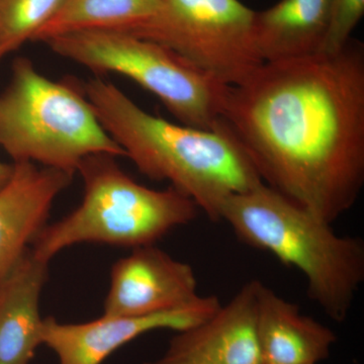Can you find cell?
Segmentation results:
<instances>
[{
    "label": "cell",
    "instance_id": "cell-13",
    "mask_svg": "<svg viewBox=\"0 0 364 364\" xmlns=\"http://www.w3.org/2000/svg\"><path fill=\"white\" fill-rule=\"evenodd\" d=\"M48 265L28 249L0 282V364H30L43 344L40 298Z\"/></svg>",
    "mask_w": 364,
    "mask_h": 364
},
{
    "label": "cell",
    "instance_id": "cell-2",
    "mask_svg": "<svg viewBox=\"0 0 364 364\" xmlns=\"http://www.w3.org/2000/svg\"><path fill=\"white\" fill-rule=\"evenodd\" d=\"M100 123L144 176L169 181L213 222L227 198L262 179L224 122L214 130L179 126L152 116L102 78L85 83Z\"/></svg>",
    "mask_w": 364,
    "mask_h": 364
},
{
    "label": "cell",
    "instance_id": "cell-7",
    "mask_svg": "<svg viewBox=\"0 0 364 364\" xmlns=\"http://www.w3.org/2000/svg\"><path fill=\"white\" fill-rule=\"evenodd\" d=\"M254 16L240 0H160L154 16L129 33L165 46L220 82L237 86L263 63Z\"/></svg>",
    "mask_w": 364,
    "mask_h": 364
},
{
    "label": "cell",
    "instance_id": "cell-8",
    "mask_svg": "<svg viewBox=\"0 0 364 364\" xmlns=\"http://www.w3.org/2000/svg\"><path fill=\"white\" fill-rule=\"evenodd\" d=\"M221 306L218 296H200L189 305L152 315H102L78 324H64L48 317L43 322V344L56 353L59 364H102L141 335L160 329H188L214 315Z\"/></svg>",
    "mask_w": 364,
    "mask_h": 364
},
{
    "label": "cell",
    "instance_id": "cell-14",
    "mask_svg": "<svg viewBox=\"0 0 364 364\" xmlns=\"http://www.w3.org/2000/svg\"><path fill=\"white\" fill-rule=\"evenodd\" d=\"M330 0H280L254 16L260 59L284 61L317 54L329 23Z\"/></svg>",
    "mask_w": 364,
    "mask_h": 364
},
{
    "label": "cell",
    "instance_id": "cell-6",
    "mask_svg": "<svg viewBox=\"0 0 364 364\" xmlns=\"http://www.w3.org/2000/svg\"><path fill=\"white\" fill-rule=\"evenodd\" d=\"M55 54L97 74L117 73L161 100L184 126L214 130L230 87L153 41L116 30H82L46 41Z\"/></svg>",
    "mask_w": 364,
    "mask_h": 364
},
{
    "label": "cell",
    "instance_id": "cell-10",
    "mask_svg": "<svg viewBox=\"0 0 364 364\" xmlns=\"http://www.w3.org/2000/svg\"><path fill=\"white\" fill-rule=\"evenodd\" d=\"M257 282H246L207 320L176 332L163 355L144 364H263L256 325Z\"/></svg>",
    "mask_w": 364,
    "mask_h": 364
},
{
    "label": "cell",
    "instance_id": "cell-17",
    "mask_svg": "<svg viewBox=\"0 0 364 364\" xmlns=\"http://www.w3.org/2000/svg\"><path fill=\"white\" fill-rule=\"evenodd\" d=\"M364 16V0H330L329 23L320 52L341 51Z\"/></svg>",
    "mask_w": 364,
    "mask_h": 364
},
{
    "label": "cell",
    "instance_id": "cell-18",
    "mask_svg": "<svg viewBox=\"0 0 364 364\" xmlns=\"http://www.w3.org/2000/svg\"><path fill=\"white\" fill-rule=\"evenodd\" d=\"M14 163L7 164V163L0 161V188H4L11 179L14 173Z\"/></svg>",
    "mask_w": 364,
    "mask_h": 364
},
{
    "label": "cell",
    "instance_id": "cell-4",
    "mask_svg": "<svg viewBox=\"0 0 364 364\" xmlns=\"http://www.w3.org/2000/svg\"><path fill=\"white\" fill-rule=\"evenodd\" d=\"M0 148L14 162L75 173L90 155L126 157L75 79L52 80L26 57L14 60L0 93Z\"/></svg>",
    "mask_w": 364,
    "mask_h": 364
},
{
    "label": "cell",
    "instance_id": "cell-11",
    "mask_svg": "<svg viewBox=\"0 0 364 364\" xmlns=\"http://www.w3.org/2000/svg\"><path fill=\"white\" fill-rule=\"evenodd\" d=\"M14 166L11 179L0 188V282L44 229L53 203L74 176L32 162H14Z\"/></svg>",
    "mask_w": 364,
    "mask_h": 364
},
{
    "label": "cell",
    "instance_id": "cell-9",
    "mask_svg": "<svg viewBox=\"0 0 364 364\" xmlns=\"http://www.w3.org/2000/svg\"><path fill=\"white\" fill-rule=\"evenodd\" d=\"M105 316L152 315L181 308L200 298L191 265L154 245L134 248L112 267Z\"/></svg>",
    "mask_w": 364,
    "mask_h": 364
},
{
    "label": "cell",
    "instance_id": "cell-1",
    "mask_svg": "<svg viewBox=\"0 0 364 364\" xmlns=\"http://www.w3.org/2000/svg\"><path fill=\"white\" fill-rule=\"evenodd\" d=\"M222 121L267 186L332 225L364 186V46L264 62L228 92Z\"/></svg>",
    "mask_w": 364,
    "mask_h": 364
},
{
    "label": "cell",
    "instance_id": "cell-3",
    "mask_svg": "<svg viewBox=\"0 0 364 364\" xmlns=\"http://www.w3.org/2000/svg\"><path fill=\"white\" fill-rule=\"evenodd\" d=\"M221 221L246 245L296 268L306 277L309 298L331 320L348 318L364 282L363 239L335 233L264 182L227 198Z\"/></svg>",
    "mask_w": 364,
    "mask_h": 364
},
{
    "label": "cell",
    "instance_id": "cell-5",
    "mask_svg": "<svg viewBox=\"0 0 364 364\" xmlns=\"http://www.w3.org/2000/svg\"><path fill=\"white\" fill-rule=\"evenodd\" d=\"M116 158L98 153L80 162L82 202L40 232L32 248L38 258L50 262L63 249L79 243L154 245L172 230L196 219L200 210L191 198L171 186L166 191L146 188L124 173Z\"/></svg>",
    "mask_w": 364,
    "mask_h": 364
},
{
    "label": "cell",
    "instance_id": "cell-12",
    "mask_svg": "<svg viewBox=\"0 0 364 364\" xmlns=\"http://www.w3.org/2000/svg\"><path fill=\"white\" fill-rule=\"evenodd\" d=\"M257 336L263 364H318L330 356L337 336L332 329L301 313L258 280Z\"/></svg>",
    "mask_w": 364,
    "mask_h": 364
},
{
    "label": "cell",
    "instance_id": "cell-15",
    "mask_svg": "<svg viewBox=\"0 0 364 364\" xmlns=\"http://www.w3.org/2000/svg\"><path fill=\"white\" fill-rule=\"evenodd\" d=\"M159 4L160 0H66L33 41L45 43L57 36L82 30L130 33L150 21Z\"/></svg>",
    "mask_w": 364,
    "mask_h": 364
},
{
    "label": "cell",
    "instance_id": "cell-16",
    "mask_svg": "<svg viewBox=\"0 0 364 364\" xmlns=\"http://www.w3.org/2000/svg\"><path fill=\"white\" fill-rule=\"evenodd\" d=\"M66 0H0V59L33 41Z\"/></svg>",
    "mask_w": 364,
    "mask_h": 364
}]
</instances>
